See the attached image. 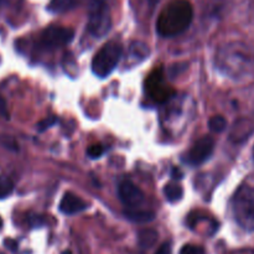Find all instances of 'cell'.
Wrapping results in <instances>:
<instances>
[{"instance_id":"6da1fadb","label":"cell","mask_w":254,"mask_h":254,"mask_svg":"<svg viewBox=\"0 0 254 254\" xmlns=\"http://www.w3.org/2000/svg\"><path fill=\"white\" fill-rule=\"evenodd\" d=\"M216 61L226 76L233 79L247 78L254 74V47L246 42H230L218 50Z\"/></svg>"},{"instance_id":"7a4b0ae2","label":"cell","mask_w":254,"mask_h":254,"mask_svg":"<svg viewBox=\"0 0 254 254\" xmlns=\"http://www.w3.org/2000/svg\"><path fill=\"white\" fill-rule=\"evenodd\" d=\"M193 17L192 5L188 0H173L160 12L156 30L163 37H173L190 26Z\"/></svg>"},{"instance_id":"3957f363","label":"cell","mask_w":254,"mask_h":254,"mask_svg":"<svg viewBox=\"0 0 254 254\" xmlns=\"http://www.w3.org/2000/svg\"><path fill=\"white\" fill-rule=\"evenodd\" d=\"M232 213L240 227L254 232V183H245L233 195Z\"/></svg>"},{"instance_id":"277c9868","label":"cell","mask_w":254,"mask_h":254,"mask_svg":"<svg viewBox=\"0 0 254 254\" xmlns=\"http://www.w3.org/2000/svg\"><path fill=\"white\" fill-rule=\"evenodd\" d=\"M122 57V45L118 41H109L94 55L92 71L99 78L108 77L116 69Z\"/></svg>"},{"instance_id":"5b68a950","label":"cell","mask_w":254,"mask_h":254,"mask_svg":"<svg viewBox=\"0 0 254 254\" xmlns=\"http://www.w3.org/2000/svg\"><path fill=\"white\" fill-rule=\"evenodd\" d=\"M112 27V17L108 5L104 0H92L88 10L87 29L97 39H102Z\"/></svg>"},{"instance_id":"8992f818","label":"cell","mask_w":254,"mask_h":254,"mask_svg":"<svg viewBox=\"0 0 254 254\" xmlns=\"http://www.w3.org/2000/svg\"><path fill=\"white\" fill-rule=\"evenodd\" d=\"M145 89L149 97L156 103H164L171 98L174 91L166 84L164 72L161 68H155L145 81Z\"/></svg>"},{"instance_id":"52a82bcc","label":"cell","mask_w":254,"mask_h":254,"mask_svg":"<svg viewBox=\"0 0 254 254\" xmlns=\"http://www.w3.org/2000/svg\"><path fill=\"white\" fill-rule=\"evenodd\" d=\"M73 37L74 31L69 27L50 26L41 32L40 42L44 47L54 49V47H61L69 44L73 40Z\"/></svg>"},{"instance_id":"ba28073f","label":"cell","mask_w":254,"mask_h":254,"mask_svg":"<svg viewBox=\"0 0 254 254\" xmlns=\"http://www.w3.org/2000/svg\"><path fill=\"white\" fill-rule=\"evenodd\" d=\"M213 148H215L213 139L211 136H202L190 149V151L186 155V161L191 164V165H201V164L205 163L210 158L213 151Z\"/></svg>"},{"instance_id":"9c48e42d","label":"cell","mask_w":254,"mask_h":254,"mask_svg":"<svg viewBox=\"0 0 254 254\" xmlns=\"http://www.w3.org/2000/svg\"><path fill=\"white\" fill-rule=\"evenodd\" d=\"M118 195L122 202L128 206L129 208H138V206H140L145 200V195L143 193V191L128 180L121 183L118 188Z\"/></svg>"},{"instance_id":"30bf717a","label":"cell","mask_w":254,"mask_h":254,"mask_svg":"<svg viewBox=\"0 0 254 254\" xmlns=\"http://www.w3.org/2000/svg\"><path fill=\"white\" fill-rule=\"evenodd\" d=\"M88 207L86 202L81 197L72 192H66L60 202V211L64 215H76L82 212Z\"/></svg>"},{"instance_id":"8fae6325","label":"cell","mask_w":254,"mask_h":254,"mask_svg":"<svg viewBox=\"0 0 254 254\" xmlns=\"http://www.w3.org/2000/svg\"><path fill=\"white\" fill-rule=\"evenodd\" d=\"M149 56V47L146 46L144 42L134 41L133 44L129 46V60L133 61L134 64H139V62L144 61L148 59Z\"/></svg>"},{"instance_id":"7c38bea8","label":"cell","mask_w":254,"mask_h":254,"mask_svg":"<svg viewBox=\"0 0 254 254\" xmlns=\"http://www.w3.org/2000/svg\"><path fill=\"white\" fill-rule=\"evenodd\" d=\"M124 215L128 220L136 223H148L155 218V213L153 211H144L138 210V208H129L124 212Z\"/></svg>"},{"instance_id":"4fadbf2b","label":"cell","mask_w":254,"mask_h":254,"mask_svg":"<svg viewBox=\"0 0 254 254\" xmlns=\"http://www.w3.org/2000/svg\"><path fill=\"white\" fill-rule=\"evenodd\" d=\"M159 235L155 230L151 228H146V230H141L138 235V243L139 247L143 250H149L153 247L158 241Z\"/></svg>"},{"instance_id":"5bb4252c","label":"cell","mask_w":254,"mask_h":254,"mask_svg":"<svg viewBox=\"0 0 254 254\" xmlns=\"http://www.w3.org/2000/svg\"><path fill=\"white\" fill-rule=\"evenodd\" d=\"M164 193L169 202H178L183 198L184 190L179 184H168L164 189Z\"/></svg>"},{"instance_id":"9a60e30c","label":"cell","mask_w":254,"mask_h":254,"mask_svg":"<svg viewBox=\"0 0 254 254\" xmlns=\"http://www.w3.org/2000/svg\"><path fill=\"white\" fill-rule=\"evenodd\" d=\"M81 0H51L49 5V10L54 12H62L66 10L72 9L78 5Z\"/></svg>"},{"instance_id":"2e32d148","label":"cell","mask_w":254,"mask_h":254,"mask_svg":"<svg viewBox=\"0 0 254 254\" xmlns=\"http://www.w3.org/2000/svg\"><path fill=\"white\" fill-rule=\"evenodd\" d=\"M208 127L215 133H222L227 127V121L222 116H215L208 121Z\"/></svg>"},{"instance_id":"e0dca14e","label":"cell","mask_w":254,"mask_h":254,"mask_svg":"<svg viewBox=\"0 0 254 254\" xmlns=\"http://www.w3.org/2000/svg\"><path fill=\"white\" fill-rule=\"evenodd\" d=\"M14 190V184L10 179L0 176V198H5Z\"/></svg>"},{"instance_id":"ac0fdd59","label":"cell","mask_w":254,"mask_h":254,"mask_svg":"<svg viewBox=\"0 0 254 254\" xmlns=\"http://www.w3.org/2000/svg\"><path fill=\"white\" fill-rule=\"evenodd\" d=\"M180 254H206L205 250L200 246L195 245H186L181 248Z\"/></svg>"},{"instance_id":"d6986e66","label":"cell","mask_w":254,"mask_h":254,"mask_svg":"<svg viewBox=\"0 0 254 254\" xmlns=\"http://www.w3.org/2000/svg\"><path fill=\"white\" fill-rule=\"evenodd\" d=\"M103 151H104V149L101 144H94V145L89 146L88 150H87V154H88V156L91 159H98V158H101L102 154H103Z\"/></svg>"},{"instance_id":"ffe728a7","label":"cell","mask_w":254,"mask_h":254,"mask_svg":"<svg viewBox=\"0 0 254 254\" xmlns=\"http://www.w3.org/2000/svg\"><path fill=\"white\" fill-rule=\"evenodd\" d=\"M56 122H57L56 117H47V118L42 119L41 122H39V124H37V129H39V131H45L46 129H49L50 127L54 126Z\"/></svg>"},{"instance_id":"44dd1931","label":"cell","mask_w":254,"mask_h":254,"mask_svg":"<svg viewBox=\"0 0 254 254\" xmlns=\"http://www.w3.org/2000/svg\"><path fill=\"white\" fill-rule=\"evenodd\" d=\"M0 116L9 119V111H7L6 102H5V99L1 96H0Z\"/></svg>"},{"instance_id":"7402d4cb","label":"cell","mask_w":254,"mask_h":254,"mask_svg":"<svg viewBox=\"0 0 254 254\" xmlns=\"http://www.w3.org/2000/svg\"><path fill=\"white\" fill-rule=\"evenodd\" d=\"M155 254H173V252H171V245L169 242L163 243V245L158 248Z\"/></svg>"},{"instance_id":"603a6c76","label":"cell","mask_w":254,"mask_h":254,"mask_svg":"<svg viewBox=\"0 0 254 254\" xmlns=\"http://www.w3.org/2000/svg\"><path fill=\"white\" fill-rule=\"evenodd\" d=\"M30 225H31V227H40V226L44 225V220L40 216H32V217H30Z\"/></svg>"},{"instance_id":"cb8c5ba5","label":"cell","mask_w":254,"mask_h":254,"mask_svg":"<svg viewBox=\"0 0 254 254\" xmlns=\"http://www.w3.org/2000/svg\"><path fill=\"white\" fill-rule=\"evenodd\" d=\"M4 245H5V247L9 248V250L11 251V252H16V250H17V242H16V241H14V240H5Z\"/></svg>"},{"instance_id":"d4e9b609","label":"cell","mask_w":254,"mask_h":254,"mask_svg":"<svg viewBox=\"0 0 254 254\" xmlns=\"http://www.w3.org/2000/svg\"><path fill=\"white\" fill-rule=\"evenodd\" d=\"M171 178H173L174 180H181V179L184 178V173L180 169L174 168L173 170H171Z\"/></svg>"},{"instance_id":"484cf974","label":"cell","mask_w":254,"mask_h":254,"mask_svg":"<svg viewBox=\"0 0 254 254\" xmlns=\"http://www.w3.org/2000/svg\"><path fill=\"white\" fill-rule=\"evenodd\" d=\"M159 0H148V2L150 4V6H154L155 4H158Z\"/></svg>"},{"instance_id":"4316f807","label":"cell","mask_w":254,"mask_h":254,"mask_svg":"<svg viewBox=\"0 0 254 254\" xmlns=\"http://www.w3.org/2000/svg\"><path fill=\"white\" fill-rule=\"evenodd\" d=\"M62 254H72L71 252H69V251H64V253H62Z\"/></svg>"},{"instance_id":"83f0119b","label":"cell","mask_w":254,"mask_h":254,"mask_svg":"<svg viewBox=\"0 0 254 254\" xmlns=\"http://www.w3.org/2000/svg\"><path fill=\"white\" fill-rule=\"evenodd\" d=\"M1 226H2V221H1V218H0V228H1Z\"/></svg>"},{"instance_id":"f1b7e54d","label":"cell","mask_w":254,"mask_h":254,"mask_svg":"<svg viewBox=\"0 0 254 254\" xmlns=\"http://www.w3.org/2000/svg\"><path fill=\"white\" fill-rule=\"evenodd\" d=\"M253 159H254V148H253Z\"/></svg>"},{"instance_id":"f546056e","label":"cell","mask_w":254,"mask_h":254,"mask_svg":"<svg viewBox=\"0 0 254 254\" xmlns=\"http://www.w3.org/2000/svg\"><path fill=\"white\" fill-rule=\"evenodd\" d=\"M0 2H1V0H0Z\"/></svg>"}]
</instances>
